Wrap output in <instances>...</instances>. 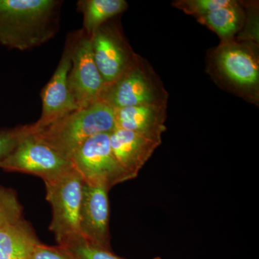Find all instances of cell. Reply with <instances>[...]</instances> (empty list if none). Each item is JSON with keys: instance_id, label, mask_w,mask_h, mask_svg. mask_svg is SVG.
Instances as JSON below:
<instances>
[{"instance_id": "obj_1", "label": "cell", "mask_w": 259, "mask_h": 259, "mask_svg": "<svg viewBox=\"0 0 259 259\" xmlns=\"http://www.w3.org/2000/svg\"><path fill=\"white\" fill-rule=\"evenodd\" d=\"M63 1L0 0V44L27 51L54 38L59 30Z\"/></svg>"}, {"instance_id": "obj_2", "label": "cell", "mask_w": 259, "mask_h": 259, "mask_svg": "<svg viewBox=\"0 0 259 259\" xmlns=\"http://www.w3.org/2000/svg\"><path fill=\"white\" fill-rule=\"evenodd\" d=\"M115 128V110L107 104L97 101L70 112L32 135L71 161L87 140L95 135L110 134Z\"/></svg>"}, {"instance_id": "obj_3", "label": "cell", "mask_w": 259, "mask_h": 259, "mask_svg": "<svg viewBox=\"0 0 259 259\" xmlns=\"http://www.w3.org/2000/svg\"><path fill=\"white\" fill-rule=\"evenodd\" d=\"M209 69L217 82L245 100L258 103V42L236 38L221 42L209 54Z\"/></svg>"}, {"instance_id": "obj_4", "label": "cell", "mask_w": 259, "mask_h": 259, "mask_svg": "<svg viewBox=\"0 0 259 259\" xmlns=\"http://www.w3.org/2000/svg\"><path fill=\"white\" fill-rule=\"evenodd\" d=\"M168 95L152 66L138 55L116 81L105 85L99 101L114 110L140 105H167Z\"/></svg>"}, {"instance_id": "obj_5", "label": "cell", "mask_w": 259, "mask_h": 259, "mask_svg": "<svg viewBox=\"0 0 259 259\" xmlns=\"http://www.w3.org/2000/svg\"><path fill=\"white\" fill-rule=\"evenodd\" d=\"M47 199L52 207V221L49 229L58 244L63 245L81 236L79 230L83 180L79 172L70 170L55 180L45 182Z\"/></svg>"}, {"instance_id": "obj_6", "label": "cell", "mask_w": 259, "mask_h": 259, "mask_svg": "<svg viewBox=\"0 0 259 259\" xmlns=\"http://www.w3.org/2000/svg\"><path fill=\"white\" fill-rule=\"evenodd\" d=\"M71 66L68 84L78 109L99 101L105 82L94 59L91 37L82 29L69 33L66 38Z\"/></svg>"}, {"instance_id": "obj_7", "label": "cell", "mask_w": 259, "mask_h": 259, "mask_svg": "<svg viewBox=\"0 0 259 259\" xmlns=\"http://www.w3.org/2000/svg\"><path fill=\"white\" fill-rule=\"evenodd\" d=\"M83 182L105 186L109 190L130 180L112 153L110 134L95 135L87 140L71 158Z\"/></svg>"}, {"instance_id": "obj_8", "label": "cell", "mask_w": 259, "mask_h": 259, "mask_svg": "<svg viewBox=\"0 0 259 259\" xmlns=\"http://www.w3.org/2000/svg\"><path fill=\"white\" fill-rule=\"evenodd\" d=\"M7 171L20 172L40 177L44 182L55 180L74 168L72 162L30 135L9 156L0 162Z\"/></svg>"}, {"instance_id": "obj_9", "label": "cell", "mask_w": 259, "mask_h": 259, "mask_svg": "<svg viewBox=\"0 0 259 259\" xmlns=\"http://www.w3.org/2000/svg\"><path fill=\"white\" fill-rule=\"evenodd\" d=\"M94 59L105 85L116 81L137 58L120 25L113 19L91 37Z\"/></svg>"}, {"instance_id": "obj_10", "label": "cell", "mask_w": 259, "mask_h": 259, "mask_svg": "<svg viewBox=\"0 0 259 259\" xmlns=\"http://www.w3.org/2000/svg\"><path fill=\"white\" fill-rule=\"evenodd\" d=\"M109 190L105 186L83 182L79 230L81 236L89 244L111 250L109 231Z\"/></svg>"}, {"instance_id": "obj_11", "label": "cell", "mask_w": 259, "mask_h": 259, "mask_svg": "<svg viewBox=\"0 0 259 259\" xmlns=\"http://www.w3.org/2000/svg\"><path fill=\"white\" fill-rule=\"evenodd\" d=\"M71 60L69 44L66 41L60 61L52 77L41 92L42 112L34 123L36 132L77 110L68 84Z\"/></svg>"}, {"instance_id": "obj_12", "label": "cell", "mask_w": 259, "mask_h": 259, "mask_svg": "<svg viewBox=\"0 0 259 259\" xmlns=\"http://www.w3.org/2000/svg\"><path fill=\"white\" fill-rule=\"evenodd\" d=\"M112 153L130 180L136 178L145 163L161 144L126 130L116 128L110 134Z\"/></svg>"}, {"instance_id": "obj_13", "label": "cell", "mask_w": 259, "mask_h": 259, "mask_svg": "<svg viewBox=\"0 0 259 259\" xmlns=\"http://www.w3.org/2000/svg\"><path fill=\"white\" fill-rule=\"evenodd\" d=\"M167 105H140L115 110L117 128L132 131L161 143L166 131Z\"/></svg>"}, {"instance_id": "obj_14", "label": "cell", "mask_w": 259, "mask_h": 259, "mask_svg": "<svg viewBox=\"0 0 259 259\" xmlns=\"http://www.w3.org/2000/svg\"><path fill=\"white\" fill-rule=\"evenodd\" d=\"M40 241L23 218L0 230V259H30Z\"/></svg>"}, {"instance_id": "obj_15", "label": "cell", "mask_w": 259, "mask_h": 259, "mask_svg": "<svg viewBox=\"0 0 259 259\" xmlns=\"http://www.w3.org/2000/svg\"><path fill=\"white\" fill-rule=\"evenodd\" d=\"M245 18L241 3L231 0L229 4L212 10L197 20L215 32L221 42H226L236 38L244 27Z\"/></svg>"}, {"instance_id": "obj_16", "label": "cell", "mask_w": 259, "mask_h": 259, "mask_svg": "<svg viewBox=\"0 0 259 259\" xmlns=\"http://www.w3.org/2000/svg\"><path fill=\"white\" fill-rule=\"evenodd\" d=\"M76 5L83 15L82 30L90 37L128 8L125 0H80Z\"/></svg>"}, {"instance_id": "obj_17", "label": "cell", "mask_w": 259, "mask_h": 259, "mask_svg": "<svg viewBox=\"0 0 259 259\" xmlns=\"http://www.w3.org/2000/svg\"><path fill=\"white\" fill-rule=\"evenodd\" d=\"M22 212L15 191L0 186V230L23 218Z\"/></svg>"}, {"instance_id": "obj_18", "label": "cell", "mask_w": 259, "mask_h": 259, "mask_svg": "<svg viewBox=\"0 0 259 259\" xmlns=\"http://www.w3.org/2000/svg\"><path fill=\"white\" fill-rule=\"evenodd\" d=\"M35 132L34 123L0 130V162L9 156L25 138Z\"/></svg>"}, {"instance_id": "obj_19", "label": "cell", "mask_w": 259, "mask_h": 259, "mask_svg": "<svg viewBox=\"0 0 259 259\" xmlns=\"http://www.w3.org/2000/svg\"><path fill=\"white\" fill-rule=\"evenodd\" d=\"M60 245L67 248L76 259H125L114 254L111 250L101 249L89 244L82 236Z\"/></svg>"}, {"instance_id": "obj_20", "label": "cell", "mask_w": 259, "mask_h": 259, "mask_svg": "<svg viewBox=\"0 0 259 259\" xmlns=\"http://www.w3.org/2000/svg\"><path fill=\"white\" fill-rule=\"evenodd\" d=\"M231 0H178L174 2L173 6L182 10L186 14L192 15L196 19L207 15L209 12L229 4Z\"/></svg>"}, {"instance_id": "obj_21", "label": "cell", "mask_w": 259, "mask_h": 259, "mask_svg": "<svg viewBox=\"0 0 259 259\" xmlns=\"http://www.w3.org/2000/svg\"><path fill=\"white\" fill-rule=\"evenodd\" d=\"M30 259H76L69 250L62 245L49 246L38 243L32 250Z\"/></svg>"}, {"instance_id": "obj_22", "label": "cell", "mask_w": 259, "mask_h": 259, "mask_svg": "<svg viewBox=\"0 0 259 259\" xmlns=\"http://www.w3.org/2000/svg\"><path fill=\"white\" fill-rule=\"evenodd\" d=\"M155 259H161V258H155Z\"/></svg>"}]
</instances>
